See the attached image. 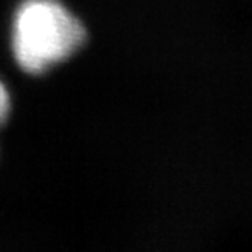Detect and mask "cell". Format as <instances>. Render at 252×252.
I'll use <instances>...</instances> for the list:
<instances>
[{"instance_id":"cell-1","label":"cell","mask_w":252,"mask_h":252,"mask_svg":"<svg viewBox=\"0 0 252 252\" xmlns=\"http://www.w3.org/2000/svg\"><path fill=\"white\" fill-rule=\"evenodd\" d=\"M88 30L62 0H21L11 20V53L28 75H44L74 58Z\"/></svg>"},{"instance_id":"cell-2","label":"cell","mask_w":252,"mask_h":252,"mask_svg":"<svg viewBox=\"0 0 252 252\" xmlns=\"http://www.w3.org/2000/svg\"><path fill=\"white\" fill-rule=\"evenodd\" d=\"M12 112V96L7 84L0 79V128H4Z\"/></svg>"}]
</instances>
